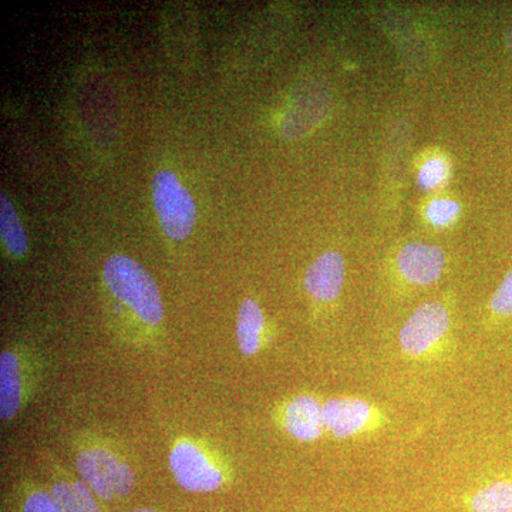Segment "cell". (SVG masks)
Segmentation results:
<instances>
[{
  "mask_svg": "<svg viewBox=\"0 0 512 512\" xmlns=\"http://www.w3.org/2000/svg\"><path fill=\"white\" fill-rule=\"evenodd\" d=\"M323 423L333 439L353 440L389 426L390 417L379 404L359 396H338L323 403Z\"/></svg>",
  "mask_w": 512,
  "mask_h": 512,
  "instance_id": "277c9868",
  "label": "cell"
},
{
  "mask_svg": "<svg viewBox=\"0 0 512 512\" xmlns=\"http://www.w3.org/2000/svg\"><path fill=\"white\" fill-rule=\"evenodd\" d=\"M25 366L15 350H3L0 356V416L15 419L26 402Z\"/></svg>",
  "mask_w": 512,
  "mask_h": 512,
  "instance_id": "30bf717a",
  "label": "cell"
},
{
  "mask_svg": "<svg viewBox=\"0 0 512 512\" xmlns=\"http://www.w3.org/2000/svg\"><path fill=\"white\" fill-rule=\"evenodd\" d=\"M131 512H156L154 510H148V508H138V510H134Z\"/></svg>",
  "mask_w": 512,
  "mask_h": 512,
  "instance_id": "d6986e66",
  "label": "cell"
},
{
  "mask_svg": "<svg viewBox=\"0 0 512 512\" xmlns=\"http://www.w3.org/2000/svg\"><path fill=\"white\" fill-rule=\"evenodd\" d=\"M76 470L96 497L103 501L127 497L136 484L133 467L106 443H90L76 454Z\"/></svg>",
  "mask_w": 512,
  "mask_h": 512,
  "instance_id": "3957f363",
  "label": "cell"
},
{
  "mask_svg": "<svg viewBox=\"0 0 512 512\" xmlns=\"http://www.w3.org/2000/svg\"><path fill=\"white\" fill-rule=\"evenodd\" d=\"M22 512H64L53 494L45 488H32L23 498Z\"/></svg>",
  "mask_w": 512,
  "mask_h": 512,
  "instance_id": "2e32d148",
  "label": "cell"
},
{
  "mask_svg": "<svg viewBox=\"0 0 512 512\" xmlns=\"http://www.w3.org/2000/svg\"><path fill=\"white\" fill-rule=\"evenodd\" d=\"M103 278L114 298L144 325L154 328L163 322V299L156 281L136 259L120 254L110 256L104 264Z\"/></svg>",
  "mask_w": 512,
  "mask_h": 512,
  "instance_id": "6da1fadb",
  "label": "cell"
},
{
  "mask_svg": "<svg viewBox=\"0 0 512 512\" xmlns=\"http://www.w3.org/2000/svg\"><path fill=\"white\" fill-rule=\"evenodd\" d=\"M458 214L457 202L451 200H437L431 202L429 210H427V217L433 222L434 225H447L456 218Z\"/></svg>",
  "mask_w": 512,
  "mask_h": 512,
  "instance_id": "e0dca14e",
  "label": "cell"
},
{
  "mask_svg": "<svg viewBox=\"0 0 512 512\" xmlns=\"http://www.w3.org/2000/svg\"><path fill=\"white\" fill-rule=\"evenodd\" d=\"M488 309H490L491 322L495 325L512 318V268L491 296Z\"/></svg>",
  "mask_w": 512,
  "mask_h": 512,
  "instance_id": "9a60e30c",
  "label": "cell"
},
{
  "mask_svg": "<svg viewBox=\"0 0 512 512\" xmlns=\"http://www.w3.org/2000/svg\"><path fill=\"white\" fill-rule=\"evenodd\" d=\"M171 473L178 485L190 493H214L227 483V473L198 441H175L168 456Z\"/></svg>",
  "mask_w": 512,
  "mask_h": 512,
  "instance_id": "5b68a950",
  "label": "cell"
},
{
  "mask_svg": "<svg viewBox=\"0 0 512 512\" xmlns=\"http://www.w3.org/2000/svg\"><path fill=\"white\" fill-rule=\"evenodd\" d=\"M447 175L446 164L441 160H430L429 163L424 165L420 170L419 180L420 184L426 188H434L436 185L443 183Z\"/></svg>",
  "mask_w": 512,
  "mask_h": 512,
  "instance_id": "ac0fdd59",
  "label": "cell"
},
{
  "mask_svg": "<svg viewBox=\"0 0 512 512\" xmlns=\"http://www.w3.org/2000/svg\"><path fill=\"white\" fill-rule=\"evenodd\" d=\"M303 284L313 301L319 303L335 301L345 284V259L335 251L318 256L309 265Z\"/></svg>",
  "mask_w": 512,
  "mask_h": 512,
  "instance_id": "9c48e42d",
  "label": "cell"
},
{
  "mask_svg": "<svg viewBox=\"0 0 512 512\" xmlns=\"http://www.w3.org/2000/svg\"><path fill=\"white\" fill-rule=\"evenodd\" d=\"M396 268L404 281L429 286L439 281L446 268V255L436 245L413 242L400 249Z\"/></svg>",
  "mask_w": 512,
  "mask_h": 512,
  "instance_id": "ba28073f",
  "label": "cell"
},
{
  "mask_svg": "<svg viewBox=\"0 0 512 512\" xmlns=\"http://www.w3.org/2000/svg\"><path fill=\"white\" fill-rule=\"evenodd\" d=\"M0 234L10 254L23 256L28 251V237L12 202L5 194L0 197Z\"/></svg>",
  "mask_w": 512,
  "mask_h": 512,
  "instance_id": "5bb4252c",
  "label": "cell"
},
{
  "mask_svg": "<svg viewBox=\"0 0 512 512\" xmlns=\"http://www.w3.org/2000/svg\"><path fill=\"white\" fill-rule=\"evenodd\" d=\"M237 340L242 355H258L268 343L264 312L254 299H245L238 311Z\"/></svg>",
  "mask_w": 512,
  "mask_h": 512,
  "instance_id": "7c38bea8",
  "label": "cell"
},
{
  "mask_svg": "<svg viewBox=\"0 0 512 512\" xmlns=\"http://www.w3.org/2000/svg\"><path fill=\"white\" fill-rule=\"evenodd\" d=\"M50 493L62 505L64 512H101L96 495L80 478H56Z\"/></svg>",
  "mask_w": 512,
  "mask_h": 512,
  "instance_id": "4fadbf2b",
  "label": "cell"
},
{
  "mask_svg": "<svg viewBox=\"0 0 512 512\" xmlns=\"http://www.w3.org/2000/svg\"><path fill=\"white\" fill-rule=\"evenodd\" d=\"M278 426L301 443H315L326 433L323 423V403L315 394L301 393L276 407Z\"/></svg>",
  "mask_w": 512,
  "mask_h": 512,
  "instance_id": "52a82bcc",
  "label": "cell"
},
{
  "mask_svg": "<svg viewBox=\"0 0 512 512\" xmlns=\"http://www.w3.org/2000/svg\"><path fill=\"white\" fill-rule=\"evenodd\" d=\"M153 200L161 228L167 237L183 241L191 234L197 218L194 198L170 170L154 175Z\"/></svg>",
  "mask_w": 512,
  "mask_h": 512,
  "instance_id": "8992f818",
  "label": "cell"
},
{
  "mask_svg": "<svg viewBox=\"0 0 512 512\" xmlns=\"http://www.w3.org/2000/svg\"><path fill=\"white\" fill-rule=\"evenodd\" d=\"M453 316L446 303L426 302L404 322L399 332V349L409 362L431 363L451 352Z\"/></svg>",
  "mask_w": 512,
  "mask_h": 512,
  "instance_id": "7a4b0ae2",
  "label": "cell"
},
{
  "mask_svg": "<svg viewBox=\"0 0 512 512\" xmlns=\"http://www.w3.org/2000/svg\"><path fill=\"white\" fill-rule=\"evenodd\" d=\"M463 500L468 512H512V470L488 478Z\"/></svg>",
  "mask_w": 512,
  "mask_h": 512,
  "instance_id": "8fae6325",
  "label": "cell"
}]
</instances>
